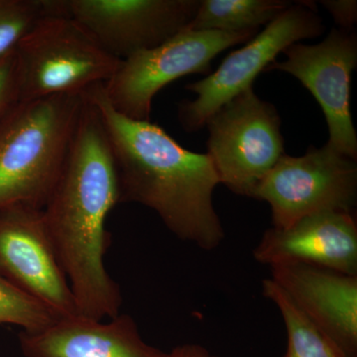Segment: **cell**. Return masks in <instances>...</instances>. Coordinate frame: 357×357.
<instances>
[{
  "mask_svg": "<svg viewBox=\"0 0 357 357\" xmlns=\"http://www.w3.org/2000/svg\"><path fill=\"white\" fill-rule=\"evenodd\" d=\"M201 0H59L61 15L84 25L119 60L153 49L183 31Z\"/></svg>",
  "mask_w": 357,
  "mask_h": 357,
  "instance_id": "cell-10",
  "label": "cell"
},
{
  "mask_svg": "<svg viewBox=\"0 0 357 357\" xmlns=\"http://www.w3.org/2000/svg\"><path fill=\"white\" fill-rule=\"evenodd\" d=\"M15 51L0 58V122L20 102Z\"/></svg>",
  "mask_w": 357,
  "mask_h": 357,
  "instance_id": "cell-19",
  "label": "cell"
},
{
  "mask_svg": "<svg viewBox=\"0 0 357 357\" xmlns=\"http://www.w3.org/2000/svg\"><path fill=\"white\" fill-rule=\"evenodd\" d=\"M96 105L119 175L121 203L151 208L178 238L204 250L217 248L225 237L213 206L220 184L208 154L195 153L149 121H133L112 109L105 84L86 91Z\"/></svg>",
  "mask_w": 357,
  "mask_h": 357,
  "instance_id": "cell-2",
  "label": "cell"
},
{
  "mask_svg": "<svg viewBox=\"0 0 357 357\" xmlns=\"http://www.w3.org/2000/svg\"><path fill=\"white\" fill-rule=\"evenodd\" d=\"M252 198L270 204L274 229H288L317 213H352L357 199L356 160L328 144L310 147L303 156L283 155Z\"/></svg>",
  "mask_w": 357,
  "mask_h": 357,
  "instance_id": "cell-8",
  "label": "cell"
},
{
  "mask_svg": "<svg viewBox=\"0 0 357 357\" xmlns=\"http://www.w3.org/2000/svg\"><path fill=\"white\" fill-rule=\"evenodd\" d=\"M206 126L208 156L220 184L239 196L253 192L284 153L281 119L252 88L217 110Z\"/></svg>",
  "mask_w": 357,
  "mask_h": 357,
  "instance_id": "cell-6",
  "label": "cell"
},
{
  "mask_svg": "<svg viewBox=\"0 0 357 357\" xmlns=\"http://www.w3.org/2000/svg\"><path fill=\"white\" fill-rule=\"evenodd\" d=\"M286 60L274 61L267 70L292 75L314 96L328 123L326 144L356 160L357 136L351 112V74L357 65L354 32L333 29L321 43H294L283 51Z\"/></svg>",
  "mask_w": 357,
  "mask_h": 357,
  "instance_id": "cell-11",
  "label": "cell"
},
{
  "mask_svg": "<svg viewBox=\"0 0 357 357\" xmlns=\"http://www.w3.org/2000/svg\"><path fill=\"white\" fill-rule=\"evenodd\" d=\"M46 15L45 0H0V58L13 52L21 37Z\"/></svg>",
  "mask_w": 357,
  "mask_h": 357,
  "instance_id": "cell-18",
  "label": "cell"
},
{
  "mask_svg": "<svg viewBox=\"0 0 357 357\" xmlns=\"http://www.w3.org/2000/svg\"><path fill=\"white\" fill-rule=\"evenodd\" d=\"M61 319L57 312L22 292L0 274V325H15L22 332L37 333Z\"/></svg>",
  "mask_w": 357,
  "mask_h": 357,
  "instance_id": "cell-17",
  "label": "cell"
},
{
  "mask_svg": "<svg viewBox=\"0 0 357 357\" xmlns=\"http://www.w3.org/2000/svg\"><path fill=\"white\" fill-rule=\"evenodd\" d=\"M0 274L62 318L81 316L40 208H0Z\"/></svg>",
  "mask_w": 357,
  "mask_h": 357,
  "instance_id": "cell-9",
  "label": "cell"
},
{
  "mask_svg": "<svg viewBox=\"0 0 357 357\" xmlns=\"http://www.w3.org/2000/svg\"><path fill=\"white\" fill-rule=\"evenodd\" d=\"M262 264H306L357 276V225L349 213H323L267 229L253 250Z\"/></svg>",
  "mask_w": 357,
  "mask_h": 357,
  "instance_id": "cell-12",
  "label": "cell"
},
{
  "mask_svg": "<svg viewBox=\"0 0 357 357\" xmlns=\"http://www.w3.org/2000/svg\"><path fill=\"white\" fill-rule=\"evenodd\" d=\"M109 319L103 323L77 316L40 332H21V351L26 357H167L143 340L128 314Z\"/></svg>",
  "mask_w": 357,
  "mask_h": 357,
  "instance_id": "cell-14",
  "label": "cell"
},
{
  "mask_svg": "<svg viewBox=\"0 0 357 357\" xmlns=\"http://www.w3.org/2000/svg\"><path fill=\"white\" fill-rule=\"evenodd\" d=\"M119 203L112 146L100 112L86 95L64 169L42 211L79 314L95 321L121 314V287L105 265L112 238L105 222Z\"/></svg>",
  "mask_w": 357,
  "mask_h": 357,
  "instance_id": "cell-1",
  "label": "cell"
},
{
  "mask_svg": "<svg viewBox=\"0 0 357 357\" xmlns=\"http://www.w3.org/2000/svg\"><path fill=\"white\" fill-rule=\"evenodd\" d=\"M20 102L82 93L114 77L121 60L74 18H39L16 45Z\"/></svg>",
  "mask_w": 357,
  "mask_h": 357,
  "instance_id": "cell-4",
  "label": "cell"
},
{
  "mask_svg": "<svg viewBox=\"0 0 357 357\" xmlns=\"http://www.w3.org/2000/svg\"><path fill=\"white\" fill-rule=\"evenodd\" d=\"M263 295L280 312L287 332V351L284 357H349L326 333L306 318L288 296L271 279L263 281Z\"/></svg>",
  "mask_w": 357,
  "mask_h": 357,
  "instance_id": "cell-16",
  "label": "cell"
},
{
  "mask_svg": "<svg viewBox=\"0 0 357 357\" xmlns=\"http://www.w3.org/2000/svg\"><path fill=\"white\" fill-rule=\"evenodd\" d=\"M167 357H218L199 344H184L175 347Z\"/></svg>",
  "mask_w": 357,
  "mask_h": 357,
  "instance_id": "cell-21",
  "label": "cell"
},
{
  "mask_svg": "<svg viewBox=\"0 0 357 357\" xmlns=\"http://www.w3.org/2000/svg\"><path fill=\"white\" fill-rule=\"evenodd\" d=\"M314 2L291 4L281 15L258 33L243 48L230 53L217 70L185 89L196 93L195 100L178 105V121L187 132H196L225 103L252 88L253 82L287 47L325 32Z\"/></svg>",
  "mask_w": 357,
  "mask_h": 357,
  "instance_id": "cell-7",
  "label": "cell"
},
{
  "mask_svg": "<svg viewBox=\"0 0 357 357\" xmlns=\"http://www.w3.org/2000/svg\"><path fill=\"white\" fill-rule=\"evenodd\" d=\"M292 2L284 0H203L187 29L195 31H259Z\"/></svg>",
  "mask_w": 357,
  "mask_h": 357,
  "instance_id": "cell-15",
  "label": "cell"
},
{
  "mask_svg": "<svg viewBox=\"0 0 357 357\" xmlns=\"http://www.w3.org/2000/svg\"><path fill=\"white\" fill-rule=\"evenodd\" d=\"M271 280L347 356L357 354V276L306 264L274 265Z\"/></svg>",
  "mask_w": 357,
  "mask_h": 357,
  "instance_id": "cell-13",
  "label": "cell"
},
{
  "mask_svg": "<svg viewBox=\"0 0 357 357\" xmlns=\"http://www.w3.org/2000/svg\"><path fill=\"white\" fill-rule=\"evenodd\" d=\"M259 31L220 32L183 30L163 44L121 60L105 84L115 112L133 121H149L154 96L167 84L190 74H211L218 54L248 43Z\"/></svg>",
  "mask_w": 357,
  "mask_h": 357,
  "instance_id": "cell-5",
  "label": "cell"
},
{
  "mask_svg": "<svg viewBox=\"0 0 357 357\" xmlns=\"http://www.w3.org/2000/svg\"><path fill=\"white\" fill-rule=\"evenodd\" d=\"M84 93L20 102L0 122V208L43 210L67 161Z\"/></svg>",
  "mask_w": 357,
  "mask_h": 357,
  "instance_id": "cell-3",
  "label": "cell"
},
{
  "mask_svg": "<svg viewBox=\"0 0 357 357\" xmlns=\"http://www.w3.org/2000/svg\"><path fill=\"white\" fill-rule=\"evenodd\" d=\"M326 10L332 14L335 23L349 31L357 20V2L356 0H323L321 1Z\"/></svg>",
  "mask_w": 357,
  "mask_h": 357,
  "instance_id": "cell-20",
  "label": "cell"
}]
</instances>
